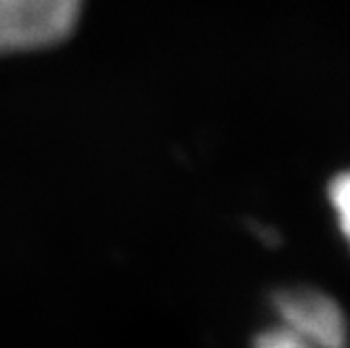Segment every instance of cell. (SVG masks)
I'll use <instances>...</instances> for the list:
<instances>
[{
	"instance_id": "cell-3",
	"label": "cell",
	"mask_w": 350,
	"mask_h": 348,
	"mask_svg": "<svg viewBox=\"0 0 350 348\" xmlns=\"http://www.w3.org/2000/svg\"><path fill=\"white\" fill-rule=\"evenodd\" d=\"M327 198H329L332 210L338 218V227H340L346 243L350 245V168L332 178L329 189H327Z\"/></svg>"
},
{
	"instance_id": "cell-1",
	"label": "cell",
	"mask_w": 350,
	"mask_h": 348,
	"mask_svg": "<svg viewBox=\"0 0 350 348\" xmlns=\"http://www.w3.org/2000/svg\"><path fill=\"white\" fill-rule=\"evenodd\" d=\"M82 0H0V53L55 46L72 36Z\"/></svg>"
},
{
	"instance_id": "cell-4",
	"label": "cell",
	"mask_w": 350,
	"mask_h": 348,
	"mask_svg": "<svg viewBox=\"0 0 350 348\" xmlns=\"http://www.w3.org/2000/svg\"><path fill=\"white\" fill-rule=\"evenodd\" d=\"M254 348H317V346H312L310 342H306L304 338H300L288 327L275 325L256 336Z\"/></svg>"
},
{
	"instance_id": "cell-2",
	"label": "cell",
	"mask_w": 350,
	"mask_h": 348,
	"mask_svg": "<svg viewBox=\"0 0 350 348\" xmlns=\"http://www.w3.org/2000/svg\"><path fill=\"white\" fill-rule=\"evenodd\" d=\"M279 325L292 330L317 348H350L348 319L340 304L317 290L292 288L273 298Z\"/></svg>"
}]
</instances>
